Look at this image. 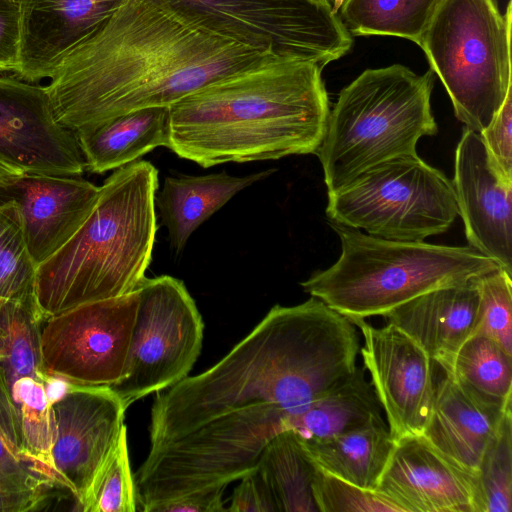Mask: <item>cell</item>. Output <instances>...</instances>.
<instances>
[{
  "instance_id": "obj_1",
  "label": "cell",
  "mask_w": 512,
  "mask_h": 512,
  "mask_svg": "<svg viewBox=\"0 0 512 512\" xmlns=\"http://www.w3.org/2000/svg\"><path fill=\"white\" fill-rule=\"evenodd\" d=\"M356 326L311 296L273 306L222 359L156 393L149 452L134 475L152 512L254 471L287 421L356 368Z\"/></svg>"
},
{
  "instance_id": "obj_2",
  "label": "cell",
  "mask_w": 512,
  "mask_h": 512,
  "mask_svg": "<svg viewBox=\"0 0 512 512\" xmlns=\"http://www.w3.org/2000/svg\"><path fill=\"white\" fill-rule=\"evenodd\" d=\"M274 56L175 0H126L60 60L45 87L57 121L76 131L137 109L169 108Z\"/></svg>"
},
{
  "instance_id": "obj_3",
  "label": "cell",
  "mask_w": 512,
  "mask_h": 512,
  "mask_svg": "<svg viewBox=\"0 0 512 512\" xmlns=\"http://www.w3.org/2000/svg\"><path fill=\"white\" fill-rule=\"evenodd\" d=\"M315 63L270 57L169 107L167 148L203 168L315 154L329 98Z\"/></svg>"
},
{
  "instance_id": "obj_4",
  "label": "cell",
  "mask_w": 512,
  "mask_h": 512,
  "mask_svg": "<svg viewBox=\"0 0 512 512\" xmlns=\"http://www.w3.org/2000/svg\"><path fill=\"white\" fill-rule=\"evenodd\" d=\"M158 170L137 160L115 169L74 236L36 270L40 318L120 297L146 277L157 233Z\"/></svg>"
},
{
  "instance_id": "obj_5",
  "label": "cell",
  "mask_w": 512,
  "mask_h": 512,
  "mask_svg": "<svg viewBox=\"0 0 512 512\" xmlns=\"http://www.w3.org/2000/svg\"><path fill=\"white\" fill-rule=\"evenodd\" d=\"M329 224L340 238V257L300 285L350 319L384 316L419 295L500 267L470 246L393 241Z\"/></svg>"
},
{
  "instance_id": "obj_6",
  "label": "cell",
  "mask_w": 512,
  "mask_h": 512,
  "mask_svg": "<svg viewBox=\"0 0 512 512\" xmlns=\"http://www.w3.org/2000/svg\"><path fill=\"white\" fill-rule=\"evenodd\" d=\"M434 72L394 64L367 69L342 89L316 151L328 192L387 160L414 155L437 133L431 110Z\"/></svg>"
},
{
  "instance_id": "obj_7",
  "label": "cell",
  "mask_w": 512,
  "mask_h": 512,
  "mask_svg": "<svg viewBox=\"0 0 512 512\" xmlns=\"http://www.w3.org/2000/svg\"><path fill=\"white\" fill-rule=\"evenodd\" d=\"M511 0H437L418 45L438 75L455 116L477 133L512 90Z\"/></svg>"
},
{
  "instance_id": "obj_8",
  "label": "cell",
  "mask_w": 512,
  "mask_h": 512,
  "mask_svg": "<svg viewBox=\"0 0 512 512\" xmlns=\"http://www.w3.org/2000/svg\"><path fill=\"white\" fill-rule=\"evenodd\" d=\"M329 222L393 241H424L459 215L452 181L417 154L396 157L328 192Z\"/></svg>"
},
{
  "instance_id": "obj_9",
  "label": "cell",
  "mask_w": 512,
  "mask_h": 512,
  "mask_svg": "<svg viewBox=\"0 0 512 512\" xmlns=\"http://www.w3.org/2000/svg\"><path fill=\"white\" fill-rule=\"evenodd\" d=\"M34 300L0 299V428L13 448L62 488L52 461V404L66 382L43 369Z\"/></svg>"
},
{
  "instance_id": "obj_10",
  "label": "cell",
  "mask_w": 512,
  "mask_h": 512,
  "mask_svg": "<svg viewBox=\"0 0 512 512\" xmlns=\"http://www.w3.org/2000/svg\"><path fill=\"white\" fill-rule=\"evenodd\" d=\"M126 377L110 387L128 408L186 378L201 352L204 323L184 283L172 276L145 277Z\"/></svg>"
},
{
  "instance_id": "obj_11",
  "label": "cell",
  "mask_w": 512,
  "mask_h": 512,
  "mask_svg": "<svg viewBox=\"0 0 512 512\" xmlns=\"http://www.w3.org/2000/svg\"><path fill=\"white\" fill-rule=\"evenodd\" d=\"M211 26L275 56L324 67L352 47L327 0H175Z\"/></svg>"
},
{
  "instance_id": "obj_12",
  "label": "cell",
  "mask_w": 512,
  "mask_h": 512,
  "mask_svg": "<svg viewBox=\"0 0 512 512\" xmlns=\"http://www.w3.org/2000/svg\"><path fill=\"white\" fill-rule=\"evenodd\" d=\"M138 303L136 289L41 318L44 371L77 386L112 387L120 383L127 374Z\"/></svg>"
},
{
  "instance_id": "obj_13",
  "label": "cell",
  "mask_w": 512,
  "mask_h": 512,
  "mask_svg": "<svg viewBox=\"0 0 512 512\" xmlns=\"http://www.w3.org/2000/svg\"><path fill=\"white\" fill-rule=\"evenodd\" d=\"M126 407L110 387L66 383L52 404V461L62 489L77 503L112 456Z\"/></svg>"
},
{
  "instance_id": "obj_14",
  "label": "cell",
  "mask_w": 512,
  "mask_h": 512,
  "mask_svg": "<svg viewBox=\"0 0 512 512\" xmlns=\"http://www.w3.org/2000/svg\"><path fill=\"white\" fill-rule=\"evenodd\" d=\"M350 320L361 331L363 367L370 374L392 437L396 441L422 435L433 405L435 363L393 324L374 327L364 319Z\"/></svg>"
},
{
  "instance_id": "obj_15",
  "label": "cell",
  "mask_w": 512,
  "mask_h": 512,
  "mask_svg": "<svg viewBox=\"0 0 512 512\" xmlns=\"http://www.w3.org/2000/svg\"><path fill=\"white\" fill-rule=\"evenodd\" d=\"M0 158L25 174L81 176L74 131L55 118L45 86L0 75Z\"/></svg>"
},
{
  "instance_id": "obj_16",
  "label": "cell",
  "mask_w": 512,
  "mask_h": 512,
  "mask_svg": "<svg viewBox=\"0 0 512 512\" xmlns=\"http://www.w3.org/2000/svg\"><path fill=\"white\" fill-rule=\"evenodd\" d=\"M469 246L512 275V183L495 171L479 133L465 128L452 180Z\"/></svg>"
},
{
  "instance_id": "obj_17",
  "label": "cell",
  "mask_w": 512,
  "mask_h": 512,
  "mask_svg": "<svg viewBox=\"0 0 512 512\" xmlns=\"http://www.w3.org/2000/svg\"><path fill=\"white\" fill-rule=\"evenodd\" d=\"M377 491L403 512H477V478L446 458L422 435L395 445Z\"/></svg>"
},
{
  "instance_id": "obj_18",
  "label": "cell",
  "mask_w": 512,
  "mask_h": 512,
  "mask_svg": "<svg viewBox=\"0 0 512 512\" xmlns=\"http://www.w3.org/2000/svg\"><path fill=\"white\" fill-rule=\"evenodd\" d=\"M99 191V186L80 176L24 174L0 190V200L14 203L30 256L38 267L79 230Z\"/></svg>"
},
{
  "instance_id": "obj_19",
  "label": "cell",
  "mask_w": 512,
  "mask_h": 512,
  "mask_svg": "<svg viewBox=\"0 0 512 512\" xmlns=\"http://www.w3.org/2000/svg\"><path fill=\"white\" fill-rule=\"evenodd\" d=\"M126 0H18V77L39 83L60 60Z\"/></svg>"
},
{
  "instance_id": "obj_20",
  "label": "cell",
  "mask_w": 512,
  "mask_h": 512,
  "mask_svg": "<svg viewBox=\"0 0 512 512\" xmlns=\"http://www.w3.org/2000/svg\"><path fill=\"white\" fill-rule=\"evenodd\" d=\"M475 279L419 295L382 317L410 336L444 373H449L457 351L477 327L479 292Z\"/></svg>"
},
{
  "instance_id": "obj_21",
  "label": "cell",
  "mask_w": 512,
  "mask_h": 512,
  "mask_svg": "<svg viewBox=\"0 0 512 512\" xmlns=\"http://www.w3.org/2000/svg\"><path fill=\"white\" fill-rule=\"evenodd\" d=\"M506 410L479 401L443 372L435 384L422 436L457 466L476 475Z\"/></svg>"
},
{
  "instance_id": "obj_22",
  "label": "cell",
  "mask_w": 512,
  "mask_h": 512,
  "mask_svg": "<svg viewBox=\"0 0 512 512\" xmlns=\"http://www.w3.org/2000/svg\"><path fill=\"white\" fill-rule=\"evenodd\" d=\"M274 170L261 171L243 177L225 171L202 176H168L163 188L156 193L162 223L169 235L170 247L179 254L191 234L233 196L255 182L268 177Z\"/></svg>"
},
{
  "instance_id": "obj_23",
  "label": "cell",
  "mask_w": 512,
  "mask_h": 512,
  "mask_svg": "<svg viewBox=\"0 0 512 512\" xmlns=\"http://www.w3.org/2000/svg\"><path fill=\"white\" fill-rule=\"evenodd\" d=\"M74 132L86 170L105 173L137 161L156 147H167L169 108L133 110Z\"/></svg>"
},
{
  "instance_id": "obj_24",
  "label": "cell",
  "mask_w": 512,
  "mask_h": 512,
  "mask_svg": "<svg viewBox=\"0 0 512 512\" xmlns=\"http://www.w3.org/2000/svg\"><path fill=\"white\" fill-rule=\"evenodd\" d=\"M381 405L365 368L358 367L337 381L286 423L304 442L323 441L383 421ZM285 430V431H286Z\"/></svg>"
},
{
  "instance_id": "obj_25",
  "label": "cell",
  "mask_w": 512,
  "mask_h": 512,
  "mask_svg": "<svg viewBox=\"0 0 512 512\" xmlns=\"http://www.w3.org/2000/svg\"><path fill=\"white\" fill-rule=\"evenodd\" d=\"M300 441L321 469L371 490H376L395 445L384 420L323 441Z\"/></svg>"
},
{
  "instance_id": "obj_26",
  "label": "cell",
  "mask_w": 512,
  "mask_h": 512,
  "mask_svg": "<svg viewBox=\"0 0 512 512\" xmlns=\"http://www.w3.org/2000/svg\"><path fill=\"white\" fill-rule=\"evenodd\" d=\"M317 468L296 433L286 430L265 446L256 470L267 484L277 511L319 512L313 493Z\"/></svg>"
},
{
  "instance_id": "obj_27",
  "label": "cell",
  "mask_w": 512,
  "mask_h": 512,
  "mask_svg": "<svg viewBox=\"0 0 512 512\" xmlns=\"http://www.w3.org/2000/svg\"><path fill=\"white\" fill-rule=\"evenodd\" d=\"M446 374L479 401L501 410L511 408L512 355L491 338L471 335Z\"/></svg>"
},
{
  "instance_id": "obj_28",
  "label": "cell",
  "mask_w": 512,
  "mask_h": 512,
  "mask_svg": "<svg viewBox=\"0 0 512 512\" xmlns=\"http://www.w3.org/2000/svg\"><path fill=\"white\" fill-rule=\"evenodd\" d=\"M437 0H343L341 20L355 36L389 35L418 44Z\"/></svg>"
},
{
  "instance_id": "obj_29",
  "label": "cell",
  "mask_w": 512,
  "mask_h": 512,
  "mask_svg": "<svg viewBox=\"0 0 512 512\" xmlns=\"http://www.w3.org/2000/svg\"><path fill=\"white\" fill-rule=\"evenodd\" d=\"M36 270L14 203L0 200V299L35 301Z\"/></svg>"
},
{
  "instance_id": "obj_30",
  "label": "cell",
  "mask_w": 512,
  "mask_h": 512,
  "mask_svg": "<svg viewBox=\"0 0 512 512\" xmlns=\"http://www.w3.org/2000/svg\"><path fill=\"white\" fill-rule=\"evenodd\" d=\"M477 512L512 511V412L505 411L476 474Z\"/></svg>"
},
{
  "instance_id": "obj_31",
  "label": "cell",
  "mask_w": 512,
  "mask_h": 512,
  "mask_svg": "<svg viewBox=\"0 0 512 512\" xmlns=\"http://www.w3.org/2000/svg\"><path fill=\"white\" fill-rule=\"evenodd\" d=\"M82 512H134L137 510L135 479L131 470L127 428L109 460L76 503Z\"/></svg>"
},
{
  "instance_id": "obj_32",
  "label": "cell",
  "mask_w": 512,
  "mask_h": 512,
  "mask_svg": "<svg viewBox=\"0 0 512 512\" xmlns=\"http://www.w3.org/2000/svg\"><path fill=\"white\" fill-rule=\"evenodd\" d=\"M497 268L475 279L479 292L478 322L474 334L498 343L512 355V279Z\"/></svg>"
},
{
  "instance_id": "obj_33",
  "label": "cell",
  "mask_w": 512,
  "mask_h": 512,
  "mask_svg": "<svg viewBox=\"0 0 512 512\" xmlns=\"http://www.w3.org/2000/svg\"><path fill=\"white\" fill-rule=\"evenodd\" d=\"M313 493L319 512H403L379 491L359 487L319 466L313 481Z\"/></svg>"
},
{
  "instance_id": "obj_34",
  "label": "cell",
  "mask_w": 512,
  "mask_h": 512,
  "mask_svg": "<svg viewBox=\"0 0 512 512\" xmlns=\"http://www.w3.org/2000/svg\"><path fill=\"white\" fill-rule=\"evenodd\" d=\"M479 134L495 171L505 182L512 183V90L491 123Z\"/></svg>"
},
{
  "instance_id": "obj_35",
  "label": "cell",
  "mask_w": 512,
  "mask_h": 512,
  "mask_svg": "<svg viewBox=\"0 0 512 512\" xmlns=\"http://www.w3.org/2000/svg\"><path fill=\"white\" fill-rule=\"evenodd\" d=\"M0 485L7 490L23 493L49 492L58 488L19 455L1 428Z\"/></svg>"
},
{
  "instance_id": "obj_36",
  "label": "cell",
  "mask_w": 512,
  "mask_h": 512,
  "mask_svg": "<svg viewBox=\"0 0 512 512\" xmlns=\"http://www.w3.org/2000/svg\"><path fill=\"white\" fill-rule=\"evenodd\" d=\"M20 7L18 0H0V73L18 75Z\"/></svg>"
},
{
  "instance_id": "obj_37",
  "label": "cell",
  "mask_w": 512,
  "mask_h": 512,
  "mask_svg": "<svg viewBox=\"0 0 512 512\" xmlns=\"http://www.w3.org/2000/svg\"><path fill=\"white\" fill-rule=\"evenodd\" d=\"M226 509L230 512L277 511L272 494L256 469L240 479L233 491L230 506Z\"/></svg>"
},
{
  "instance_id": "obj_38",
  "label": "cell",
  "mask_w": 512,
  "mask_h": 512,
  "mask_svg": "<svg viewBox=\"0 0 512 512\" xmlns=\"http://www.w3.org/2000/svg\"><path fill=\"white\" fill-rule=\"evenodd\" d=\"M226 487H216L188 494L186 496L162 503L152 512H222L223 495Z\"/></svg>"
},
{
  "instance_id": "obj_39",
  "label": "cell",
  "mask_w": 512,
  "mask_h": 512,
  "mask_svg": "<svg viewBox=\"0 0 512 512\" xmlns=\"http://www.w3.org/2000/svg\"><path fill=\"white\" fill-rule=\"evenodd\" d=\"M49 492L23 493L0 485V512H30L41 510L47 504Z\"/></svg>"
},
{
  "instance_id": "obj_40",
  "label": "cell",
  "mask_w": 512,
  "mask_h": 512,
  "mask_svg": "<svg viewBox=\"0 0 512 512\" xmlns=\"http://www.w3.org/2000/svg\"><path fill=\"white\" fill-rule=\"evenodd\" d=\"M25 173L0 158V190L14 184Z\"/></svg>"
},
{
  "instance_id": "obj_41",
  "label": "cell",
  "mask_w": 512,
  "mask_h": 512,
  "mask_svg": "<svg viewBox=\"0 0 512 512\" xmlns=\"http://www.w3.org/2000/svg\"><path fill=\"white\" fill-rule=\"evenodd\" d=\"M331 2L337 9L342 4L343 0H327Z\"/></svg>"
}]
</instances>
